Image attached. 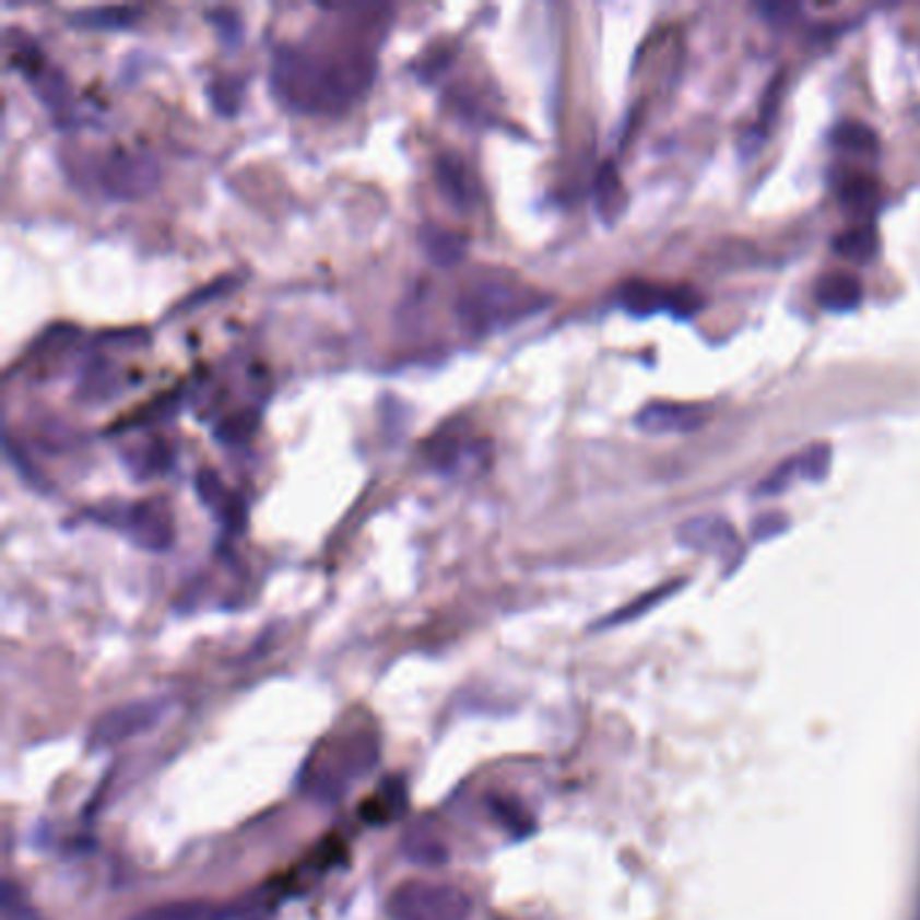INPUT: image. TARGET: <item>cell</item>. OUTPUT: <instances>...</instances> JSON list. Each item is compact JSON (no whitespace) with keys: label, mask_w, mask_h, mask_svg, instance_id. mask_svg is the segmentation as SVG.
I'll return each instance as SVG.
<instances>
[{"label":"cell","mask_w":920,"mask_h":920,"mask_svg":"<svg viewBox=\"0 0 920 920\" xmlns=\"http://www.w3.org/2000/svg\"><path fill=\"white\" fill-rule=\"evenodd\" d=\"M335 20L327 42L275 46L270 92L284 108L306 117H335L359 103L376 82L378 46L392 27L394 9L384 3L321 5Z\"/></svg>","instance_id":"6da1fadb"},{"label":"cell","mask_w":920,"mask_h":920,"mask_svg":"<svg viewBox=\"0 0 920 920\" xmlns=\"http://www.w3.org/2000/svg\"><path fill=\"white\" fill-rule=\"evenodd\" d=\"M549 306L551 297L524 281L475 279L457 295L453 314L462 330L473 338H486L505 327L519 325Z\"/></svg>","instance_id":"7a4b0ae2"},{"label":"cell","mask_w":920,"mask_h":920,"mask_svg":"<svg viewBox=\"0 0 920 920\" xmlns=\"http://www.w3.org/2000/svg\"><path fill=\"white\" fill-rule=\"evenodd\" d=\"M378 762V740L367 732H351L338 743H321L303 767V791L319 802H338L356 780Z\"/></svg>","instance_id":"3957f363"},{"label":"cell","mask_w":920,"mask_h":920,"mask_svg":"<svg viewBox=\"0 0 920 920\" xmlns=\"http://www.w3.org/2000/svg\"><path fill=\"white\" fill-rule=\"evenodd\" d=\"M392 920H470L473 901L459 885L438 880H405L389 894Z\"/></svg>","instance_id":"277c9868"},{"label":"cell","mask_w":920,"mask_h":920,"mask_svg":"<svg viewBox=\"0 0 920 920\" xmlns=\"http://www.w3.org/2000/svg\"><path fill=\"white\" fill-rule=\"evenodd\" d=\"M97 184L111 200H143L157 189V160L141 149H111L97 165Z\"/></svg>","instance_id":"5b68a950"},{"label":"cell","mask_w":920,"mask_h":920,"mask_svg":"<svg viewBox=\"0 0 920 920\" xmlns=\"http://www.w3.org/2000/svg\"><path fill=\"white\" fill-rule=\"evenodd\" d=\"M22 42H25V33H22ZM11 44L14 49V62L20 68V73L25 76V82L31 84L33 95L42 101V106L57 122H71L73 119V92L71 84H68V76L57 66H51L49 60L42 55L36 44L27 38V44Z\"/></svg>","instance_id":"8992f818"},{"label":"cell","mask_w":920,"mask_h":920,"mask_svg":"<svg viewBox=\"0 0 920 920\" xmlns=\"http://www.w3.org/2000/svg\"><path fill=\"white\" fill-rule=\"evenodd\" d=\"M165 712H168L165 699H138L111 707L92 723L87 747L90 751H108V747L128 743L132 738H141L163 721Z\"/></svg>","instance_id":"52a82bcc"},{"label":"cell","mask_w":920,"mask_h":920,"mask_svg":"<svg viewBox=\"0 0 920 920\" xmlns=\"http://www.w3.org/2000/svg\"><path fill=\"white\" fill-rule=\"evenodd\" d=\"M618 303L626 314L632 316H657L670 314L675 319H688L697 314L701 297L688 286H667L653 284V281H629L618 290Z\"/></svg>","instance_id":"ba28073f"},{"label":"cell","mask_w":920,"mask_h":920,"mask_svg":"<svg viewBox=\"0 0 920 920\" xmlns=\"http://www.w3.org/2000/svg\"><path fill=\"white\" fill-rule=\"evenodd\" d=\"M117 521L138 549L152 551V554H163L176 540L174 514H170L163 497L138 499V503L125 505Z\"/></svg>","instance_id":"9c48e42d"},{"label":"cell","mask_w":920,"mask_h":920,"mask_svg":"<svg viewBox=\"0 0 920 920\" xmlns=\"http://www.w3.org/2000/svg\"><path fill=\"white\" fill-rule=\"evenodd\" d=\"M268 912V899L262 894L246 896L233 905H211V901H170V905L149 907L128 920H262Z\"/></svg>","instance_id":"30bf717a"},{"label":"cell","mask_w":920,"mask_h":920,"mask_svg":"<svg viewBox=\"0 0 920 920\" xmlns=\"http://www.w3.org/2000/svg\"><path fill=\"white\" fill-rule=\"evenodd\" d=\"M707 408L694 405V402H651L637 416V427L648 435H670V433H694L707 422Z\"/></svg>","instance_id":"8fae6325"},{"label":"cell","mask_w":920,"mask_h":920,"mask_svg":"<svg viewBox=\"0 0 920 920\" xmlns=\"http://www.w3.org/2000/svg\"><path fill=\"white\" fill-rule=\"evenodd\" d=\"M194 492H198L200 503L214 514V519H220V524L227 532H240L246 527V503L240 499V494H235L220 479V473L209 468L200 470L194 475Z\"/></svg>","instance_id":"7c38bea8"},{"label":"cell","mask_w":920,"mask_h":920,"mask_svg":"<svg viewBox=\"0 0 920 920\" xmlns=\"http://www.w3.org/2000/svg\"><path fill=\"white\" fill-rule=\"evenodd\" d=\"M435 168V187H438L440 198L446 200L448 209L468 214L475 205V181L470 174L468 163L459 157L457 152H440L433 163Z\"/></svg>","instance_id":"4fadbf2b"},{"label":"cell","mask_w":920,"mask_h":920,"mask_svg":"<svg viewBox=\"0 0 920 920\" xmlns=\"http://www.w3.org/2000/svg\"><path fill=\"white\" fill-rule=\"evenodd\" d=\"M677 540L694 551H705V554H723L738 549V532L729 521L718 519V516H705V519H692L677 529Z\"/></svg>","instance_id":"5bb4252c"},{"label":"cell","mask_w":920,"mask_h":920,"mask_svg":"<svg viewBox=\"0 0 920 920\" xmlns=\"http://www.w3.org/2000/svg\"><path fill=\"white\" fill-rule=\"evenodd\" d=\"M119 387H122V384H119L117 367L103 354H92L87 365L79 373L76 400L87 402V405H101V402L114 400V397L122 392Z\"/></svg>","instance_id":"9a60e30c"},{"label":"cell","mask_w":920,"mask_h":920,"mask_svg":"<svg viewBox=\"0 0 920 920\" xmlns=\"http://www.w3.org/2000/svg\"><path fill=\"white\" fill-rule=\"evenodd\" d=\"M405 807H408L405 780L397 775V778L384 780V783L376 789V793L362 802L359 818L367 821L370 826H387V824H394L397 818H402V815H405Z\"/></svg>","instance_id":"2e32d148"},{"label":"cell","mask_w":920,"mask_h":920,"mask_svg":"<svg viewBox=\"0 0 920 920\" xmlns=\"http://www.w3.org/2000/svg\"><path fill=\"white\" fill-rule=\"evenodd\" d=\"M815 300L821 308L834 310V314H848L856 310L864 300V286L848 270H834V273L821 275L815 286Z\"/></svg>","instance_id":"e0dca14e"},{"label":"cell","mask_w":920,"mask_h":920,"mask_svg":"<svg viewBox=\"0 0 920 920\" xmlns=\"http://www.w3.org/2000/svg\"><path fill=\"white\" fill-rule=\"evenodd\" d=\"M418 246L427 255V260L438 264V268H453L468 255V238L464 235L433 222L422 224V229H418Z\"/></svg>","instance_id":"ac0fdd59"},{"label":"cell","mask_w":920,"mask_h":920,"mask_svg":"<svg viewBox=\"0 0 920 920\" xmlns=\"http://www.w3.org/2000/svg\"><path fill=\"white\" fill-rule=\"evenodd\" d=\"M141 20V9L135 5H90L68 14V25L82 31H128Z\"/></svg>","instance_id":"d6986e66"},{"label":"cell","mask_w":920,"mask_h":920,"mask_svg":"<svg viewBox=\"0 0 920 920\" xmlns=\"http://www.w3.org/2000/svg\"><path fill=\"white\" fill-rule=\"evenodd\" d=\"M594 205L602 222L613 224L626 209V189L613 163H602L594 176Z\"/></svg>","instance_id":"ffe728a7"},{"label":"cell","mask_w":920,"mask_h":920,"mask_svg":"<svg viewBox=\"0 0 920 920\" xmlns=\"http://www.w3.org/2000/svg\"><path fill=\"white\" fill-rule=\"evenodd\" d=\"M877 229L872 224H853L834 240V251L853 262H870L877 255Z\"/></svg>","instance_id":"44dd1931"},{"label":"cell","mask_w":920,"mask_h":920,"mask_svg":"<svg viewBox=\"0 0 920 920\" xmlns=\"http://www.w3.org/2000/svg\"><path fill=\"white\" fill-rule=\"evenodd\" d=\"M402 856H405L408 861H413V864L435 870V866H443L448 861V848L435 834L411 831L402 839Z\"/></svg>","instance_id":"7402d4cb"},{"label":"cell","mask_w":920,"mask_h":920,"mask_svg":"<svg viewBox=\"0 0 920 920\" xmlns=\"http://www.w3.org/2000/svg\"><path fill=\"white\" fill-rule=\"evenodd\" d=\"M839 198L853 214H870L877 205V184L866 176H848L839 184Z\"/></svg>","instance_id":"603a6c76"},{"label":"cell","mask_w":920,"mask_h":920,"mask_svg":"<svg viewBox=\"0 0 920 920\" xmlns=\"http://www.w3.org/2000/svg\"><path fill=\"white\" fill-rule=\"evenodd\" d=\"M128 468L135 473V479H154V475L165 473L170 468V451L165 448V443L152 440L141 451L130 453Z\"/></svg>","instance_id":"cb8c5ba5"},{"label":"cell","mask_w":920,"mask_h":920,"mask_svg":"<svg viewBox=\"0 0 920 920\" xmlns=\"http://www.w3.org/2000/svg\"><path fill=\"white\" fill-rule=\"evenodd\" d=\"M240 95L244 84L235 76H220L209 84V97L214 103V111L222 117H235L240 111Z\"/></svg>","instance_id":"d4e9b609"},{"label":"cell","mask_w":920,"mask_h":920,"mask_svg":"<svg viewBox=\"0 0 920 920\" xmlns=\"http://www.w3.org/2000/svg\"><path fill=\"white\" fill-rule=\"evenodd\" d=\"M793 459H797L799 481H824V475L829 473L831 448L826 443H815V446L799 451Z\"/></svg>","instance_id":"484cf974"},{"label":"cell","mask_w":920,"mask_h":920,"mask_svg":"<svg viewBox=\"0 0 920 920\" xmlns=\"http://www.w3.org/2000/svg\"><path fill=\"white\" fill-rule=\"evenodd\" d=\"M0 910H3V920H46L36 907L27 901L25 890L16 883L5 880L3 894H0Z\"/></svg>","instance_id":"4316f807"},{"label":"cell","mask_w":920,"mask_h":920,"mask_svg":"<svg viewBox=\"0 0 920 920\" xmlns=\"http://www.w3.org/2000/svg\"><path fill=\"white\" fill-rule=\"evenodd\" d=\"M488 807H492V813L497 815L499 824L505 826V829H510L514 834H529L532 831V818L524 813V807H521L519 802H514V799H505V797H497V799H488Z\"/></svg>","instance_id":"83f0119b"},{"label":"cell","mask_w":920,"mask_h":920,"mask_svg":"<svg viewBox=\"0 0 920 920\" xmlns=\"http://www.w3.org/2000/svg\"><path fill=\"white\" fill-rule=\"evenodd\" d=\"M834 143L845 149V152H872L877 146V138L866 125L845 122L834 132Z\"/></svg>","instance_id":"f1b7e54d"},{"label":"cell","mask_w":920,"mask_h":920,"mask_svg":"<svg viewBox=\"0 0 920 920\" xmlns=\"http://www.w3.org/2000/svg\"><path fill=\"white\" fill-rule=\"evenodd\" d=\"M255 427H257L255 413H238V416L224 418L220 427L214 429V435L222 443H229V446H235V443H244L246 438H251Z\"/></svg>","instance_id":"f546056e"},{"label":"cell","mask_w":920,"mask_h":920,"mask_svg":"<svg viewBox=\"0 0 920 920\" xmlns=\"http://www.w3.org/2000/svg\"><path fill=\"white\" fill-rule=\"evenodd\" d=\"M797 481H799L797 459H786V462H780L778 468L764 479L762 486H758V494H780L789 486H793Z\"/></svg>","instance_id":"4dcf8cb0"},{"label":"cell","mask_w":920,"mask_h":920,"mask_svg":"<svg viewBox=\"0 0 920 920\" xmlns=\"http://www.w3.org/2000/svg\"><path fill=\"white\" fill-rule=\"evenodd\" d=\"M209 20L214 22V27L220 31V38L227 46H240V20L235 11L229 9H220V11H211Z\"/></svg>","instance_id":"1f68e13d"},{"label":"cell","mask_w":920,"mask_h":920,"mask_svg":"<svg viewBox=\"0 0 920 920\" xmlns=\"http://www.w3.org/2000/svg\"><path fill=\"white\" fill-rule=\"evenodd\" d=\"M675 589H677V580H675V583H670V586H667V589H657V591H651V594H648V597H642V600H640V602H632V605H629V608H624V611H621V613H613V615H611V618H608V621H602V626H611V624H624V621L635 618V615H637V613H642V611H646V608H651V605H653V602L664 600V597H667V594H670V591H675Z\"/></svg>","instance_id":"d6a6232c"}]
</instances>
